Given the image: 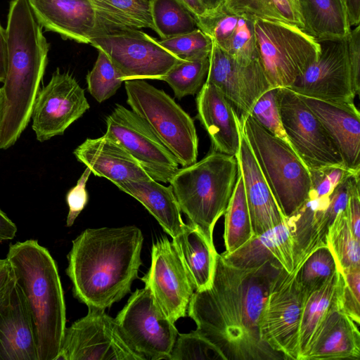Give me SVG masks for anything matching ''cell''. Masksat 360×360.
Wrapping results in <instances>:
<instances>
[{
  "instance_id": "f546056e",
  "label": "cell",
  "mask_w": 360,
  "mask_h": 360,
  "mask_svg": "<svg viewBox=\"0 0 360 360\" xmlns=\"http://www.w3.org/2000/svg\"><path fill=\"white\" fill-rule=\"evenodd\" d=\"M185 269L195 288H209L215 271L217 252L210 240L197 226L185 224L182 232L172 238Z\"/></svg>"
},
{
  "instance_id": "11a10c76",
  "label": "cell",
  "mask_w": 360,
  "mask_h": 360,
  "mask_svg": "<svg viewBox=\"0 0 360 360\" xmlns=\"http://www.w3.org/2000/svg\"><path fill=\"white\" fill-rule=\"evenodd\" d=\"M4 107V98L3 89L1 87V88H0V131H1L2 120H3Z\"/></svg>"
},
{
  "instance_id": "74e56055",
  "label": "cell",
  "mask_w": 360,
  "mask_h": 360,
  "mask_svg": "<svg viewBox=\"0 0 360 360\" xmlns=\"http://www.w3.org/2000/svg\"><path fill=\"white\" fill-rule=\"evenodd\" d=\"M210 65V56L199 58L180 60L161 79L181 99L197 94L205 82Z\"/></svg>"
},
{
  "instance_id": "7bdbcfd3",
  "label": "cell",
  "mask_w": 360,
  "mask_h": 360,
  "mask_svg": "<svg viewBox=\"0 0 360 360\" xmlns=\"http://www.w3.org/2000/svg\"><path fill=\"white\" fill-rule=\"evenodd\" d=\"M279 87H271L256 101L250 112L252 117L266 131L290 144L283 127L278 101Z\"/></svg>"
},
{
  "instance_id": "681fc988",
  "label": "cell",
  "mask_w": 360,
  "mask_h": 360,
  "mask_svg": "<svg viewBox=\"0 0 360 360\" xmlns=\"http://www.w3.org/2000/svg\"><path fill=\"white\" fill-rule=\"evenodd\" d=\"M17 231L15 224L0 209V243L13 239Z\"/></svg>"
},
{
  "instance_id": "4fadbf2b",
  "label": "cell",
  "mask_w": 360,
  "mask_h": 360,
  "mask_svg": "<svg viewBox=\"0 0 360 360\" xmlns=\"http://www.w3.org/2000/svg\"><path fill=\"white\" fill-rule=\"evenodd\" d=\"M105 122V134L121 145L153 179L169 182L179 164L141 117L117 104Z\"/></svg>"
},
{
  "instance_id": "7dc6e473",
  "label": "cell",
  "mask_w": 360,
  "mask_h": 360,
  "mask_svg": "<svg viewBox=\"0 0 360 360\" xmlns=\"http://www.w3.org/2000/svg\"><path fill=\"white\" fill-rule=\"evenodd\" d=\"M346 210L352 231L355 238L360 240L359 173L354 174L352 176Z\"/></svg>"
},
{
  "instance_id": "4dcf8cb0",
  "label": "cell",
  "mask_w": 360,
  "mask_h": 360,
  "mask_svg": "<svg viewBox=\"0 0 360 360\" xmlns=\"http://www.w3.org/2000/svg\"><path fill=\"white\" fill-rule=\"evenodd\" d=\"M342 279V274L338 269L324 285L306 297L300 324L299 360H303L330 314L340 307Z\"/></svg>"
},
{
  "instance_id": "e0dca14e",
  "label": "cell",
  "mask_w": 360,
  "mask_h": 360,
  "mask_svg": "<svg viewBox=\"0 0 360 360\" xmlns=\"http://www.w3.org/2000/svg\"><path fill=\"white\" fill-rule=\"evenodd\" d=\"M171 321L186 315L195 288L174 245L167 237L153 243L151 265L141 278Z\"/></svg>"
},
{
  "instance_id": "9a60e30c",
  "label": "cell",
  "mask_w": 360,
  "mask_h": 360,
  "mask_svg": "<svg viewBox=\"0 0 360 360\" xmlns=\"http://www.w3.org/2000/svg\"><path fill=\"white\" fill-rule=\"evenodd\" d=\"M347 37L316 39L320 46L318 58L288 89L299 95L316 99L354 102L356 94Z\"/></svg>"
},
{
  "instance_id": "cb8c5ba5",
  "label": "cell",
  "mask_w": 360,
  "mask_h": 360,
  "mask_svg": "<svg viewBox=\"0 0 360 360\" xmlns=\"http://www.w3.org/2000/svg\"><path fill=\"white\" fill-rule=\"evenodd\" d=\"M197 118L213 150L235 156L240 146V119L231 102L213 84L205 82L196 97Z\"/></svg>"
},
{
  "instance_id": "e575fe53",
  "label": "cell",
  "mask_w": 360,
  "mask_h": 360,
  "mask_svg": "<svg viewBox=\"0 0 360 360\" xmlns=\"http://www.w3.org/2000/svg\"><path fill=\"white\" fill-rule=\"evenodd\" d=\"M155 31L161 39L185 34L198 28L194 15L179 0H150Z\"/></svg>"
},
{
  "instance_id": "60d3db41",
  "label": "cell",
  "mask_w": 360,
  "mask_h": 360,
  "mask_svg": "<svg viewBox=\"0 0 360 360\" xmlns=\"http://www.w3.org/2000/svg\"><path fill=\"white\" fill-rule=\"evenodd\" d=\"M169 360H226L219 349L196 330L178 334Z\"/></svg>"
},
{
  "instance_id": "f1b7e54d",
  "label": "cell",
  "mask_w": 360,
  "mask_h": 360,
  "mask_svg": "<svg viewBox=\"0 0 360 360\" xmlns=\"http://www.w3.org/2000/svg\"><path fill=\"white\" fill-rule=\"evenodd\" d=\"M116 186L141 202L172 238L183 231L181 210L171 186L154 179H129Z\"/></svg>"
},
{
  "instance_id": "9c48e42d",
  "label": "cell",
  "mask_w": 360,
  "mask_h": 360,
  "mask_svg": "<svg viewBox=\"0 0 360 360\" xmlns=\"http://www.w3.org/2000/svg\"><path fill=\"white\" fill-rule=\"evenodd\" d=\"M127 345L143 360H169L179 332L145 285L136 289L115 319Z\"/></svg>"
},
{
  "instance_id": "ee69618b",
  "label": "cell",
  "mask_w": 360,
  "mask_h": 360,
  "mask_svg": "<svg viewBox=\"0 0 360 360\" xmlns=\"http://www.w3.org/2000/svg\"><path fill=\"white\" fill-rule=\"evenodd\" d=\"M340 307L358 325L360 323V267L340 271Z\"/></svg>"
},
{
  "instance_id": "6da1fadb",
  "label": "cell",
  "mask_w": 360,
  "mask_h": 360,
  "mask_svg": "<svg viewBox=\"0 0 360 360\" xmlns=\"http://www.w3.org/2000/svg\"><path fill=\"white\" fill-rule=\"evenodd\" d=\"M282 267L268 262L251 269L217 257L211 285L195 290L187 309L196 330L226 360L284 359L260 337L259 320L271 285Z\"/></svg>"
},
{
  "instance_id": "b9f144b4",
  "label": "cell",
  "mask_w": 360,
  "mask_h": 360,
  "mask_svg": "<svg viewBox=\"0 0 360 360\" xmlns=\"http://www.w3.org/2000/svg\"><path fill=\"white\" fill-rule=\"evenodd\" d=\"M159 42L181 60L209 56L213 44L211 38L199 27L185 34L161 39Z\"/></svg>"
},
{
  "instance_id": "1f68e13d",
  "label": "cell",
  "mask_w": 360,
  "mask_h": 360,
  "mask_svg": "<svg viewBox=\"0 0 360 360\" xmlns=\"http://www.w3.org/2000/svg\"><path fill=\"white\" fill-rule=\"evenodd\" d=\"M304 32L316 39L347 37L352 28L345 0H297Z\"/></svg>"
},
{
  "instance_id": "d590c367",
  "label": "cell",
  "mask_w": 360,
  "mask_h": 360,
  "mask_svg": "<svg viewBox=\"0 0 360 360\" xmlns=\"http://www.w3.org/2000/svg\"><path fill=\"white\" fill-rule=\"evenodd\" d=\"M230 9L254 18L281 22L304 31V25L295 0H224Z\"/></svg>"
},
{
  "instance_id": "4316f807",
  "label": "cell",
  "mask_w": 360,
  "mask_h": 360,
  "mask_svg": "<svg viewBox=\"0 0 360 360\" xmlns=\"http://www.w3.org/2000/svg\"><path fill=\"white\" fill-rule=\"evenodd\" d=\"M329 197L309 198L290 217L295 269L299 268L317 248L326 245L328 229L333 224L326 209Z\"/></svg>"
},
{
  "instance_id": "ac0fdd59",
  "label": "cell",
  "mask_w": 360,
  "mask_h": 360,
  "mask_svg": "<svg viewBox=\"0 0 360 360\" xmlns=\"http://www.w3.org/2000/svg\"><path fill=\"white\" fill-rule=\"evenodd\" d=\"M205 82L215 86L240 115L249 114L259 97L271 88L258 60L240 63L214 43Z\"/></svg>"
},
{
  "instance_id": "5b68a950",
  "label": "cell",
  "mask_w": 360,
  "mask_h": 360,
  "mask_svg": "<svg viewBox=\"0 0 360 360\" xmlns=\"http://www.w3.org/2000/svg\"><path fill=\"white\" fill-rule=\"evenodd\" d=\"M238 171L235 156L212 150L200 161L179 169L169 182L181 212L212 240L215 224L231 197Z\"/></svg>"
},
{
  "instance_id": "db71d44e",
  "label": "cell",
  "mask_w": 360,
  "mask_h": 360,
  "mask_svg": "<svg viewBox=\"0 0 360 360\" xmlns=\"http://www.w3.org/2000/svg\"><path fill=\"white\" fill-rule=\"evenodd\" d=\"M224 1V0H201L207 11H211L216 8L221 4H223Z\"/></svg>"
},
{
  "instance_id": "277c9868",
  "label": "cell",
  "mask_w": 360,
  "mask_h": 360,
  "mask_svg": "<svg viewBox=\"0 0 360 360\" xmlns=\"http://www.w3.org/2000/svg\"><path fill=\"white\" fill-rule=\"evenodd\" d=\"M6 258L32 320L38 359L58 360L66 328V308L56 261L34 239L11 243Z\"/></svg>"
},
{
  "instance_id": "836d02e7",
  "label": "cell",
  "mask_w": 360,
  "mask_h": 360,
  "mask_svg": "<svg viewBox=\"0 0 360 360\" xmlns=\"http://www.w3.org/2000/svg\"><path fill=\"white\" fill-rule=\"evenodd\" d=\"M224 215V240L226 248L224 253L229 254L240 248L254 236L243 181L239 169Z\"/></svg>"
},
{
  "instance_id": "8fae6325",
  "label": "cell",
  "mask_w": 360,
  "mask_h": 360,
  "mask_svg": "<svg viewBox=\"0 0 360 360\" xmlns=\"http://www.w3.org/2000/svg\"><path fill=\"white\" fill-rule=\"evenodd\" d=\"M89 44L103 51L122 80L159 79L180 58L165 49L159 40L139 30H127L97 35Z\"/></svg>"
},
{
  "instance_id": "c3c4849f",
  "label": "cell",
  "mask_w": 360,
  "mask_h": 360,
  "mask_svg": "<svg viewBox=\"0 0 360 360\" xmlns=\"http://www.w3.org/2000/svg\"><path fill=\"white\" fill-rule=\"evenodd\" d=\"M15 282V276L6 258L0 259V305Z\"/></svg>"
},
{
  "instance_id": "9f6ffc18",
  "label": "cell",
  "mask_w": 360,
  "mask_h": 360,
  "mask_svg": "<svg viewBox=\"0 0 360 360\" xmlns=\"http://www.w3.org/2000/svg\"><path fill=\"white\" fill-rule=\"evenodd\" d=\"M295 1H297V0H295Z\"/></svg>"
},
{
  "instance_id": "3957f363",
  "label": "cell",
  "mask_w": 360,
  "mask_h": 360,
  "mask_svg": "<svg viewBox=\"0 0 360 360\" xmlns=\"http://www.w3.org/2000/svg\"><path fill=\"white\" fill-rule=\"evenodd\" d=\"M7 70L0 147L13 146L27 127L48 61L49 44L27 0H11L7 18Z\"/></svg>"
},
{
  "instance_id": "ba28073f",
  "label": "cell",
  "mask_w": 360,
  "mask_h": 360,
  "mask_svg": "<svg viewBox=\"0 0 360 360\" xmlns=\"http://www.w3.org/2000/svg\"><path fill=\"white\" fill-rule=\"evenodd\" d=\"M257 59L271 87H290L319 57L318 41L297 26L255 20Z\"/></svg>"
},
{
  "instance_id": "83f0119b",
  "label": "cell",
  "mask_w": 360,
  "mask_h": 360,
  "mask_svg": "<svg viewBox=\"0 0 360 360\" xmlns=\"http://www.w3.org/2000/svg\"><path fill=\"white\" fill-rule=\"evenodd\" d=\"M359 326L340 307L328 316L303 360L360 359Z\"/></svg>"
},
{
  "instance_id": "d6986e66",
  "label": "cell",
  "mask_w": 360,
  "mask_h": 360,
  "mask_svg": "<svg viewBox=\"0 0 360 360\" xmlns=\"http://www.w3.org/2000/svg\"><path fill=\"white\" fill-rule=\"evenodd\" d=\"M39 23L64 39L89 44L99 34L90 0H27Z\"/></svg>"
},
{
  "instance_id": "30bf717a",
  "label": "cell",
  "mask_w": 360,
  "mask_h": 360,
  "mask_svg": "<svg viewBox=\"0 0 360 360\" xmlns=\"http://www.w3.org/2000/svg\"><path fill=\"white\" fill-rule=\"evenodd\" d=\"M306 295L296 271L283 268L275 277L259 320L261 339L284 359L299 360L300 324Z\"/></svg>"
},
{
  "instance_id": "484cf974",
  "label": "cell",
  "mask_w": 360,
  "mask_h": 360,
  "mask_svg": "<svg viewBox=\"0 0 360 360\" xmlns=\"http://www.w3.org/2000/svg\"><path fill=\"white\" fill-rule=\"evenodd\" d=\"M221 255L229 264L237 267L251 269L271 262L291 273L295 264L290 224L286 219L278 226L254 236L234 252Z\"/></svg>"
},
{
  "instance_id": "44dd1931",
  "label": "cell",
  "mask_w": 360,
  "mask_h": 360,
  "mask_svg": "<svg viewBox=\"0 0 360 360\" xmlns=\"http://www.w3.org/2000/svg\"><path fill=\"white\" fill-rule=\"evenodd\" d=\"M236 158L243 181L254 236L284 222L287 218L262 173L240 124V146Z\"/></svg>"
},
{
  "instance_id": "ab89813d",
  "label": "cell",
  "mask_w": 360,
  "mask_h": 360,
  "mask_svg": "<svg viewBox=\"0 0 360 360\" xmlns=\"http://www.w3.org/2000/svg\"><path fill=\"white\" fill-rule=\"evenodd\" d=\"M123 82L120 74L108 56L98 50L95 64L86 75L90 94L98 103H102L115 95Z\"/></svg>"
},
{
  "instance_id": "7c38bea8",
  "label": "cell",
  "mask_w": 360,
  "mask_h": 360,
  "mask_svg": "<svg viewBox=\"0 0 360 360\" xmlns=\"http://www.w3.org/2000/svg\"><path fill=\"white\" fill-rule=\"evenodd\" d=\"M278 101L290 145L309 171L345 167L324 127L299 94L288 88L279 87Z\"/></svg>"
},
{
  "instance_id": "ffe728a7",
  "label": "cell",
  "mask_w": 360,
  "mask_h": 360,
  "mask_svg": "<svg viewBox=\"0 0 360 360\" xmlns=\"http://www.w3.org/2000/svg\"><path fill=\"white\" fill-rule=\"evenodd\" d=\"M255 18L228 8L224 3L197 20L198 27L217 46L243 63L257 59Z\"/></svg>"
},
{
  "instance_id": "8d00e7d4",
  "label": "cell",
  "mask_w": 360,
  "mask_h": 360,
  "mask_svg": "<svg viewBox=\"0 0 360 360\" xmlns=\"http://www.w3.org/2000/svg\"><path fill=\"white\" fill-rule=\"evenodd\" d=\"M326 241L340 271L360 267V240L352 231L346 209L330 226Z\"/></svg>"
},
{
  "instance_id": "7a4b0ae2",
  "label": "cell",
  "mask_w": 360,
  "mask_h": 360,
  "mask_svg": "<svg viewBox=\"0 0 360 360\" xmlns=\"http://www.w3.org/2000/svg\"><path fill=\"white\" fill-rule=\"evenodd\" d=\"M143 242L135 226L87 229L75 240L67 257V276L76 299L105 309L130 292L142 264Z\"/></svg>"
},
{
  "instance_id": "816d5d0a",
  "label": "cell",
  "mask_w": 360,
  "mask_h": 360,
  "mask_svg": "<svg viewBox=\"0 0 360 360\" xmlns=\"http://www.w3.org/2000/svg\"><path fill=\"white\" fill-rule=\"evenodd\" d=\"M180 1L188 10L194 15L196 20L204 17L207 13V9L204 6L201 0H179Z\"/></svg>"
},
{
  "instance_id": "f907efd6",
  "label": "cell",
  "mask_w": 360,
  "mask_h": 360,
  "mask_svg": "<svg viewBox=\"0 0 360 360\" xmlns=\"http://www.w3.org/2000/svg\"><path fill=\"white\" fill-rule=\"evenodd\" d=\"M7 70L6 31L0 22V82H4Z\"/></svg>"
},
{
  "instance_id": "f35d334b",
  "label": "cell",
  "mask_w": 360,
  "mask_h": 360,
  "mask_svg": "<svg viewBox=\"0 0 360 360\" xmlns=\"http://www.w3.org/2000/svg\"><path fill=\"white\" fill-rule=\"evenodd\" d=\"M296 271V278L306 296L324 285L338 270L330 249L321 246L304 261Z\"/></svg>"
},
{
  "instance_id": "2e32d148",
  "label": "cell",
  "mask_w": 360,
  "mask_h": 360,
  "mask_svg": "<svg viewBox=\"0 0 360 360\" xmlns=\"http://www.w3.org/2000/svg\"><path fill=\"white\" fill-rule=\"evenodd\" d=\"M89 108L76 79L57 68L47 84L40 88L33 105L32 127L37 139L43 142L63 135Z\"/></svg>"
},
{
  "instance_id": "f5cc1de1",
  "label": "cell",
  "mask_w": 360,
  "mask_h": 360,
  "mask_svg": "<svg viewBox=\"0 0 360 360\" xmlns=\"http://www.w3.org/2000/svg\"><path fill=\"white\" fill-rule=\"evenodd\" d=\"M347 7L349 20L352 27L360 22V0H345Z\"/></svg>"
},
{
  "instance_id": "603a6c76",
  "label": "cell",
  "mask_w": 360,
  "mask_h": 360,
  "mask_svg": "<svg viewBox=\"0 0 360 360\" xmlns=\"http://www.w3.org/2000/svg\"><path fill=\"white\" fill-rule=\"evenodd\" d=\"M0 360H39L32 320L15 279L0 305Z\"/></svg>"
},
{
  "instance_id": "8992f818",
  "label": "cell",
  "mask_w": 360,
  "mask_h": 360,
  "mask_svg": "<svg viewBox=\"0 0 360 360\" xmlns=\"http://www.w3.org/2000/svg\"><path fill=\"white\" fill-rule=\"evenodd\" d=\"M264 177L283 215L292 216L309 198V169L291 146L262 127L250 114L239 117Z\"/></svg>"
},
{
  "instance_id": "d4e9b609",
  "label": "cell",
  "mask_w": 360,
  "mask_h": 360,
  "mask_svg": "<svg viewBox=\"0 0 360 360\" xmlns=\"http://www.w3.org/2000/svg\"><path fill=\"white\" fill-rule=\"evenodd\" d=\"M73 153L95 176L105 178L115 186L129 179H152L121 145L105 134L86 139Z\"/></svg>"
},
{
  "instance_id": "52a82bcc",
  "label": "cell",
  "mask_w": 360,
  "mask_h": 360,
  "mask_svg": "<svg viewBox=\"0 0 360 360\" xmlns=\"http://www.w3.org/2000/svg\"><path fill=\"white\" fill-rule=\"evenodd\" d=\"M127 102L152 129L182 167L197 160L198 138L193 120L173 98L144 79L124 82Z\"/></svg>"
},
{
  "instance_id": "7402d4cb",
  "label": "cell",
  "mask_w": 360,
  "mask_h": 360,
  "mask_svg": "<svg viewBox=\"0 0 360 360\" xmlns=\"http://www.w3.org/2000/svg\"><path fill=\"white\" fill-rule=\"evenodd\" d=\"M300 96L324 127L338 149L345 167L353 172H360V113L354 102H333Z\"/></svg>"
},
{
  "instance_id": "bcb514c9",
  "label": "cell",
  "mask_w": 360,
  "mask_h": 360,
  "mask_svg": "<svg viewBox=\"0 0 360 360\" xmlns=\"http://www.w3.org/2000/svg\"><path fill=\"white\" fill-rule=\"evenodd\" d=\"M347 39L352 85L357 96L360 91V25L351 29Z\"/></svg>"
},
{
  "instance_id": "d6a6232c",
  "label": "cell",
  "mask_w": 360,
  "mask_h": 360,
  "mask_svg": "<svg viewBox=\"0 0 360 360\" xmlns=\"http://www.w3.org/2000/svg\"><path fill=\"white\" fill-rule=\"evenodd\" d=\"M90 1L97 17L98 35L127 30H154L150 0Z\"/></svg>"
},
{
  "instance_id": "f6af8a7d",
  "label": "cell",
  "mask_w": 360,
  "mask_h": 360,
  "mask_svg": "<svg viewBox=\"0 0 360 360\" xmlns=\"http://www.w3.org/2000/svg\"><path fill=\"white\" fill-rule=\"evenodd\" d=\"M91 171L86 167L78 179L77 184L70 188L66 194V202L68 206V214L66 226L73 225L75 219L84 210L88 202V193L86 185Z\"/></svg>"
},
{
  "instance_id": "5bb4252c",
  "label": "cell",
  "mask_w": 360,
  "mask_h": 360,
  "mask_svg": "<svg viewBox=\"0 0 360 360\" xmlns=\"http://www.w3.org/2000/svg\"><path fill=\"white\" fill-rule=\"evenodd\" d=\"M88 309L66 327L58 360H143L123 340L115 319L105 309Z\"/></svg>"
}]
</instances>
